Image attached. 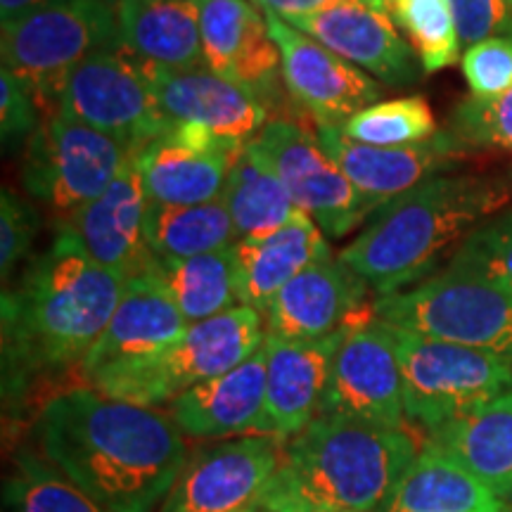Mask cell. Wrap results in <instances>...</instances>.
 I'll list each match as a JSON object with an SVG mask.
<instances>
[{"label":"cell","instance_id":"cell-1","mask_svg":"<svg viewBox=\"0 0 512 512\" xmlns=\"http://www.w3.org/2000/svg\"><path fill=\"white\" fill-rule=\"evenodd\" d=\"M36 444L102 512H155L188 463V446L155 408L69 389L38 415Z\"/></svg>","mask_w":512,"mask_h":512},{"label":"cell","instance_id":"cell-2","mask_svg":"<svg viewBox=\"0 0 512 512\" xmlns=\"http://www.w3.org/2000/svg\"><path fill=\"white\" fill-rule=\"evenodd\" d=\"M124 290V275L100 266L72 228H57L50 247L3 292L5 392L31 375L81 366Z\"/></svg>","mask_w":512,"mask_h":512},{"label":"cell","instance_id":"cell-3","mask_svg":"<svg viewBox=\"0 0 512 512\" xmlns=\"http://www.w3.org/2000/svg\"><path fill=\"white\" fill-rule=\"evenodd\" d=\"M510 202V174L437 176L377 209L339 259L380 297L408 290Z\"/></svg>","mask_w":512,"mask_h":512},{"label":"cell","instance_id":"cell-4","mask_svg":"<svg viewBox=\"0 0 512 512\" xmlns=\"http://www.w3.org/2000/svg\"><path fill=\"white\" fill-rule=\"evenodd\" d=\"M415 456L403 430L318 415L287 441L271 484L309 512H375Z\"/></svg>","mask_w":512,"mask_h":512},{"label":"cell","instance_id":"cell-5","mask_svg":"<svg viewBox=\"0 0 512 512\" xmlns=\"http://www.w3.org/2000/svg\"><path fill=\"white\" fill-rule=\"evenodd\" d=\"M266 342V323L256 309L235 306L188 325L176 342L136 358L95 370L86 380L110 399L155 408L171 403L197 384L238 368Z\"/></svg>","mask_w":512,"mask_h":512},{"label":"cell","instance_id":"cell-6","mask_svg":"<svg viewBox=\"0 0 512 512\" xmlns=\"http://www.w3.org/2000/svg\"><path fill=\"white\" fill-rule=\"evenodd\" d=\"M373 311L392 328L512 361V290L482 273L446 264L408 290L377 297Z\"/></svg>","mask_w":512,"mask_h":512},{"label":"cell","instance_id":"cell-7","mask_svg":"<svg viewBox=\"0 0 512 512\" xmlns=\"http://www.w3.org/2000/svg\"><path fill=\"white\" fill-rule=\"evenodd\" d=\"M124 46L112 0L46 5L3 22V69L34 95L43 117H53L64 83L83 60Z\"/></svg>","mask_w":512,"mask_h":512},{"label":"cell","instance_id":"cell-8","mask_svg":"<svg viewBox=\"0 0 512 512\" xmlns=\"http://www.w3.org/2000/svg\"><path fill=\"white\" fill-rule=\"evenodd\" d=\"M406 418L427 427L456 422L489 406L512 387V361L392 328Z\"/></svg>","mask_w":512,"mask_h":512},{"label":"cell","instance_id":"cell-9","mask_svg":"<svg viewBox=\"0 0 512 512\" xmlns=\"http://www.w3.org/2000/svg\"><path fill=\"white\" fill-rule=\"evenodd\" d=\"M133 155L117 138L53 114L24 145L22 185L62 226L98 200Z\"/></svg>","mask_w":512,"mask_h":512},{"label":"cell","instance_id":"cell-10","mask_svg":"<svg viewBox=\"0 0 512 512\" xmlns=\"http://www.w3.org/2000/svg\"><path fill=\"white\" fill-rule=\"evenodd\" d=\"M55 114L107 133L133 152L174 128L152 93L143 60L126 46L83 60L64 83Z\"/></svg>","mask_w":512,"mask_h":512},{"label":"cell","instance_id":"cell-11","mask_svg":"<svg viewBox=\"0 0 512 512\" xmlns=\"http://www.w3.org/2000/svg\"><path fill=\"white\" fill-rule=\"evenodd\" d=\"M254 145L290 190L294 204L318 223L328 240L347 238L373 216L370 204L309 128L292 119H271Z\"/></svg>","mask_w":512,"mask_h":512},{"label":"cell","instance_id":"cell-12","mask_svg":"<svg viewBox=\"0 0 512 512\" xmlns=\"http://www.w3.org/2000/svg\"><path fill=\"white\" fill-rule=\"evenodd\" d=\"M318 415L403 430L406 408L399 358L392 330L380 318L373 316L344 330Z\"/></svg>","mask_w":512,"mask_h":512},{"label":"cell","instance_id":"cell-13","mask_svg":"<svg viewBox=\"0 0 512 512\" xmlns=\"http://www.w3.org/2000/svg\"><path fill=\"white\" fill-rule=\"evenodd\" d=\"M268 29L280 50V74L294 105L316 126H344L358 112L380 102L382 83L294 29L285 19L266 12Z\"/></svg>","mask_w":512,"mask_h":512},{"label":"cell","instance_id":"cell-14","mask_svg":"<svg viewBox=\"0 0 512 512\" xmlns=\"http://www.w3.org/2000/svg\"><path fill=\"white\" fill-rule=\"evenodd\" d=\"M283 439L245 437L195 453L159 512H249L259 503L280 460Z\"/></svg>","mask_w":512,"mask_h":512},{"label":"cell","instance_id":"cell-15","mask_svg":"<svg viewBox=\"0 0 512 512\" xmlns=\"http://www.w3.org/2000/svg\"><path fill=\"white\" fill-rule=\"evenodd\" d=\"M316 138L332 162L361 192L373 214L384 204L420 188L422 183L446 176V171L456 169L460 166L458 162L470 157V150H465L448 131H439L425 143L408 147L354 143L339 126H316Z\"/></svg>","mask_w":512,"mask_h":512},{"label":"cell","instance_id":"cell-16","mask_svg":"<svg viewBox=\"0 0 512 512\" xmlns=\"http://www.w3.org/2000/svg\"><path fill=\"white\" fill-rule=\"evenodd\" d=\"M287 24L387 86H408L420 79L422 64L394 17L368 0H330Z\"/></svg>","mask_w":512,"mask_h":512},{"label":"cell","instance_id":"cell-17","mask_svg":"<svg viewBox=\"0 0 512 512\" xmlns=\"http://www.w3.org/2000/svg\"><path fill=\"white\" fill-rule=\"evenodd\" d=\"M143 72L174 126H200L228 140L252 143L268 124L264 102L207 67L171 69L143 60Z\"/></svg>","mask_w":512,"mask_h":512},{"label":"cell","instance_id":"cell-18","mask_svg":"<svg viewBox=\"0 0 512 512\" xmlns=\"http://www.w3.org/2000/svg\"><path fill=\"white\" fill-rule=\"evenodd\" d=\"M200 34L204 67L268 107L283 74L266 12L249 0H200Z\"/></svg>","mask_w":512,"mask_h":512},{"label":"cell","instance_id":"cell-19","mask_svg":"<svg viewBox=\"0 0 512 512\" xmlns=\"http://www.w3.org/2000/svg\"><path fill=\"white\" fill-rule=\"evenodd\" d=\"M368 285L342 259H328L292 278L264 309L266 335L285 342H313L363 323ZM373 318V316H370Z\"/></svg>","mask_w":512,"mask_h":512},{"label":"cell","instance_id":"cell-20","mask_svg":"<svg viewBox=\"0 0 512 512\" xmlns=\"http://www.w3.org/2000/svg\"><path fill=\"white\" fill-rule=\"evenodd\" d=\"M344 330L313 342H285L266 335V408L261 437L292 439L318 418L332 356Z\"/></svg>","mask_w":512,"mask_h":512},{"label":"cell","instance_id":"cell-21","mask_svg":"<svg viewBox=\"0 0 512 512\" xmlns=\"http://www.w3.org/2000/svg\"><path fill=\"white\" fill-rule=\"evenodd\" d=\"M266 349L219 377L197 384L169 403L181 434L192 439H223L264 430Z\"/></svg>","mask_w":512,"mask_h":512},{"label":"cell","instance_id":"cell-22","mask_svg":"<svg viewBox=\"0 0 512 512\" xmlns=\"http://www.w3.org/2000/svg\"><path fill=\"white\" fill-rule=\"evenodd\" d=\"M147 207L150 200L131 159L98 200L62 226H69L79 235L81 245L100 266L131 280L143 273L152 259L145 242Z\"/></svg>","mask_w":512,"mask_h":512},{"label":"cell","instance_id":"cell-23","mask_svg":"<svg viewBox=\"0 0 512 512\" xmlns=\"http://www.w3.org/2000/svg\"><path fill=\"white\" fill-rule=\"evenodd\" d=\"M188 320L171 302V297L150 275L140 273L126 280L124 297L114 316L102 332L95 347L81 363V375L88 377L95 370L114 363L136 361L155 351L169 347L188 330Z\"/></svg>","mask_w":512,"mask_h":512},{"label":"cell","instance_id":"cell-24","mask_svg":"<svg viewBox=\"0 0 512 512\" xmlns=\"http://www.w3.org/2000/svg\"><path fill=\"white\" fill-rule=\"evenodd\" d=\"M332 259L330 242L309 214L299 211L285 228L235 242V275L242 306L264 313L268 302L306 268Z\"/></svg>","mask_w":512,"mask_h":512},{"label":"cell","instance_id":"cell-25","mask_svg":"<svg viewBox=\"0 0 512 512\" xmlns=\"http://www.w3.org/2000/svg\"><path fill=\"white\" fill-rule=\"evenodd\" d=\"M375 512H510V505L430 441Z\"/></svg>","mask_w":512,"mask_h":512},{"label":"cell","instance_id":"cell-26","mask_svg":"<svg viewBox=\"0 0 512 512\" xmlns=\"http://www.w3.org/2000/svg\"><path fill=\"white\" fill-rule=\"evenodd\" d=\"M133 166L152 204L188 207L221 200L233 159L192 147L169 131L136 150Z\"/></svg>","mask_w":512,"mask_h":512},{"label":"cell","instance_id":"cell-27","mask_svg":"<svg viewBox=\"0 0 512 512\" xmlns=\"http://www.w3.org/2000/svg\"><path fill=\"white\" fill-rule=\"evenodd\" d=\"M124 46L171 69L204 67L200 0H112Z\"/></svg>","mask_w":512,"mask_h":512},{"label":"cell","instance_id":"cell-28","mask_svg":"<svg viewBox=\"0 0 512 512\" xmlns=\"http://www.w3.org/2000/svg\"><path fill=\"white\" fill-rule=\"evenodd\" d=\"M432 444L463 463L503 501H512V387L477 413L434 430Z\"/></svg>","mask_w":512,"mask_h":512},{"label":"cell","instance_id":"cell-29","mask_svg":"<svg viewBox=\"0 0 512 512\" xmlns=\"http://www.w3.org/2000/svg\"><path fill=\"white\" fill-rule=\"evenodd\" d=\"M143 273L169 294L190 325L240 306L235 245L192 259L152 256Z\"/></svg>","mask_w":512,"mask_h":512},{"label":"cell","instance_id":"cell-30","mask_svg":"<svg viewBox=\"0 0 512 512\" xmlns=\"http://www.w3.org/2000/svg\"><path fill=\"white\" fill-rule=\"evenodd\" d=\"M221 200L230 211L238 240L271 235L302 211L254 140L230 166Z\"/></svg>","mask_w":512,"mask_h":512},{"label":"cell","instance_id":"cell-31","mask_svg":"<svg viewBox=\"0 0 512 512\" xmlns=\"http://www.w3.org/2000/svg\"><path fill=\"white\" fill-rule=\"evenodd\" d=\"M145 242L157 259H192L233 247L238 235L223 200L188 207L150 202Z\"/></svg>","mask_w":512,"mask_h":512},{"label":"cell","instance_id":"cell-32","mask_svg":"<svg viewBox=\"0 0 512 512\" xmlns=\"http://www.w3.org/2000/svg\"><path fill=\"white\" fill-rule=\"evenodd\" d=\"M339 128L354 143L373 147L418 145L439 133L430 102L422 95L375 102Z\"/></svg>","mask_w":512,"mask_h":512},{"label":"cell","instance_id":"cell-33","mask_svg":"<svg viewBox=\"0 0 512 512\" xmlns=\"http://www.w3.org/2000/svg\"><path fill=\"white\" fill-rule=\"evenodd\" d=\"M389 15L406 34L422 72L437 74L458 62L460 38L448 0H396Z\"/></svg>","mask_w":512,"mask_h":512},{"label":"cell","instance_id":"cell-34","mask_svg":"<svg viewBox=\"0 0 512 512\" xmlns=\"http://www.w3.org/2000/svg\"><path fill=\"white\" fill-rule=\"evenodd\" d=\"M12 494L17 512H102L86 491L34 451L15 458Z\"/></svg>","mask_w":512,"mask_h":512},{"label":"cell","instance_id":"cell-35","mask_svg":"<svg viewBox=\"0 0 512 512\" xmlns=\"http://www.w3.org/2000/svg\"><path fill=\"white\" fill-rule=\"evenodd\" d=\"M446 131L470 152L512 150V88L496 98L460 100Z\"/></svg>","mask_w":512,"mask_h":512},{"label":"cell","instance_id":"cell-36","mask_svg":"<svg viewBox=\"0 0 512 512\" xmlns=\"http://www.w3.org/2000/svg\"><path fill=\"white\" fill-rule=\"evenodd\" d=\"M448 264L482 273L512 290V209L479 226Z\"/></svg>","mask_w":512,"mask_h":512},{"label":"cell","instance_id":"cell-37","mask_svg":"<svg viewBox=\"0 0 512 512\" xmlns=\"http://www.w3.org/2000/svg\"><path fill=\"white\" fill-rule=\"evenodd\" d=\"M460 69L475 98H496L512 88V38H486L465 48Z\"/></svg>","mask_w":512,"mask_h":512},{"label":"cell","instance_id":"cell-38","mask_svg":"<svg viewBox=\"0 0 512 512\" xmlns=\"http://www.w3.org/2000/svg\"><path fill=\"white\" fill-rule=\"evenodd\" d=\"M41 230V214L34 204L22 200L17 192H0V271L8 280L12 271L27 259Z\"/></svg>","mask_w":512,"mask_h":512},{"label":"cell","instance_id":"cell-39","mask_svg":"<svg viewBox=\"0 0 512 512\" xmlns=\"http://www.w3.org/2000/svg\"><path fill=\"white\" fill-rule=\"evenodd\" d=\"M43 119L46 117L29 88L15 74L3 69L0 74V138H3L5 150L27 145Z\"/></svg>","mask_w":512,"mask_h":512},{"label":"cell","instance_id":"cell-40","mask_svg":"<svg viewBox=\"0 0 512 512\" xmlns=\"http://www.w3.org/2000/svg\"><path fill=\"white\" fill-rule=\"evenodd\" d=\"M448 8L465 48L512 29V0H448Z\"/></svg>","mask_w":512,"mask_h":512},{"label":"cell","instance_id":"cell-41","mask_svg":"<svg viewBox=\"0 0 512 512\" xmlns=\"http://www.w3.org/2000/svg\"><path fill=\"white\" fill-rule=\"evenodd\" d=\"M249 3H254L261 12H271V15L290 22V19L311 15V12L328 5L330 0H249Z\"/></svg>","mask_w":512,"mask_h":512},{"label":"cell","instance_id":"cell-42","mask_svg":"<svg viewBox=\"0 0 512 512\" xmlns=\"http://www.w3.org/2000/svg\"><path fill=\"white\" fill-rule=\"evenodd\" d=\"M249 512H309V510H304L297 501H292L290 496L283 494L278 486L268 482L266 491L259 498V503H256Z\"/></svg>","mask_w":512,"mask_h":512},{"label":"cell","instance_id":"cell-43","mask_svg":"<svg viewBox=\"0 0 512 512\" xmlns=\"http://www.w3.org/2000/svg\"><path fill=\"white\" fill-rule=\"evenodd\" d=\"M57 3H72V0H0V19L8 22V19L24 15V12L46 8V5H57Z\"/></svg>","mask_w":512,"mask_h":512},{"label":"cell","instance_id":"cell-44","mask_svg":"<svg viewBox=\"0 0 512 512\" xmlns=\"http://www.w3.org/2000/svg\"><path fill=\"white\" fill-rule=\"evenodd\" d=\"M508 36H510V38H512V29H510V34H508Z\"/></svg>","mask_w":512,"mask_h":512},{"label":"cell","instance_id":"cell-45","mask_svg":"<svg viewBox=\"0 0 512 512\" xmlns=\"http://www.w3.org/2000/svg\"><path fill=\"white\" fill-rule=\"evenodd\" d=\"M510 512H512V508H510Z\"/></svg>","mask_w":512,"mask_h":512}]
</instances>
